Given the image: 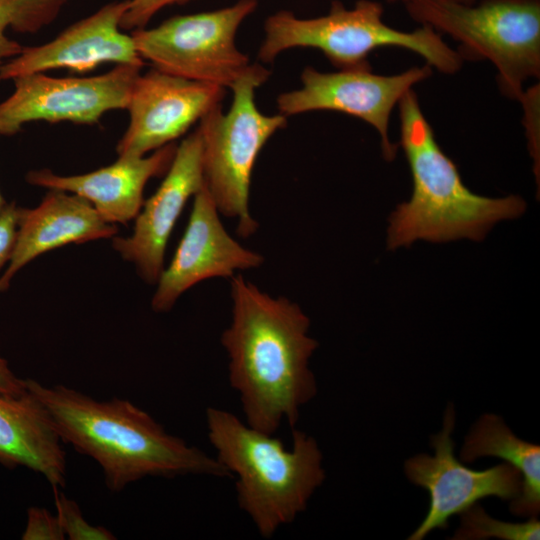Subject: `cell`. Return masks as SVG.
Returning a JSON list of instances; mask_svg holds the SVG:
<instances>
[{
    "mask_svg": "<svg viewBox=\"0 0 540 540\" xmlns=\"http://www.w3.org/2000/svg\"><path fill=\"white\" fill-rule=\"evenodd\" d=\"M176 144L170 143L150 156H122L111 165L95 171L71 176L57 175L51 170L40 169L27 173L29 184L76 194L88 200L108 223L127 224L135 219L143 204L147 182L165 175L175 152Z\"/></svg>",
    "mask_w": 540,
    "mask_h": 540,
    "instance_id": "2e32d148",
    "label": "cell"
},
{
    "mask_svg": "<svg viewBox=\"0 0 540 540\" xmlns=\"http://www.w3.org/2000/svg\"><path fill=\"white\" fill-rule=\"evenodd\" d=\"M257 0L171 17L153 28L133 30L136 50L153 67L185 79L230 88L252 63L236 46V33Z\"/></svg>",
    "mask_w": 540,
    "mask_h": 540,
    "instance_id": "ba28073f",
    "label": "cell"
},
{
    "mask_svg": "<svg viewBox=\"0 0 540 540\" xmlns=\"http://www.w3.org/2000/svg\"><path fill=\"white\" fill-rule=\"evenodd\" d=\"M7 204L8 203L5 201L2 194L0 193V213L3 211Z\"/></svg>",
    "mask_w": 540,
    "mask_h": 540,
    "instance_id": "83f0119b",
    "label": "cell"
},
{
    "mask_svg": "<svg viewBox=\"0 0 540 540\" xmlns=\"http://www.w3.org/2000/svg\"><path fill=\"white\" fill-rule=\"evenodd\" d=\"M27 393L25 379H20L10 370L7 361L0 356V394L21 397Z\"/></svg>",
    "mask_w": 540,
    "mask_h": 540,
    "instance_id": "4316f807",
    "label": "cell"
},
{
    "mask_svg": "<svg viewBox=\"0 0 540 540\" xmlns=\"http://www.w3.org/2000/svg\"><path fill=\"white\" fill-rule=\"evenodd\" d=\"M264 34L258 51L264 63L285 50L304 47L320 50L339 69L365 67L369 54L386 46L411 50L445 74L456 73L463 63L460 52L436 30L427 25L413 31L393 28L383 21L382 6L370 0H360L352 9L334 2L328 14L316 18L279 11L265 21Z\"/></svg>",
    "mask_w": 540,
    "mask_h": 540,
    "instance_id": "5b68a950",
    "label": "cell"
},
{
    "mask_svg": "<svg viewBox=\"0 0 540 540\" xmlns=\"http://www.w3.org/2000/svg\"><path fill=\"white\" fill-rule=\"evenodd\" d=\"M116 233L115 224L106 222L88 200L49 189L35 208H19L16 239L0 277V293L10 287L19 270L41 254L70 243L113 238Z\"/></svg>",
    "mask_w": 540,
    "mask_h": 540,
    "instance_id": "e0dca14e",
    "label": "cell"
},
{
    "mask_svg": "<svg viewBox=\"0 0 540 540\" xmlns=\"http://www.w3.org/2000/svg\"><path fill=\"white\" fill-rule=\"evenodd\" d=\"M391 1H397V0H391ZM401 1H403L404 3H407L410 0H401Z\"/></svg>",
    "mask_w": 540,
    "mask_h": 540,
    "instance_id": "f546056e",
    "label": "cell"
},
{
    "mask_svg": "<svg viewBox=\"0 0 540 540\" xmlns=\"http://www.w3.org/2000/svg\"><path fill=\"white\" fill-rule=\"evenodd\" d=\"M454 1L466 3L467 1H470V0H454Z\"/></svg>",
    "mask_w": 540,
    "mask_h": 540,
    "instance_id": "f1b7e54d",
    "label": "cell"
},
{
    "mask_svg": "<svg viewBox=\"0 0 540 540\" xmlns=\"http://www.w3.org/2000/svg\"><path fill=\"white\" fill-rule=\"evenodd\" d=\"M54 499L61 527L70 540H114L116 537L106 528L90 525L83 517L77 503L67 498L58 488Z\"/></svg>",
    "mask_w": 540,
    "mask_h": 540,
    "instance_id": "7402d4cb",
    "label": "cell"
},
{
    "mask_svg": "<svg viewBox=\"0 0 540 540\" xmlns=\"http://www.w3.org/2000/svg\"><path fill=\"white\" fill-rule=\"evenodd\" d=\"M25 385L46 410L60 440L101 466L111 491L146 476L232 478L215 457L169 434L128 400L97 401L64 385L46 387L33 379H25Z\"/></svg>",
    "mask_w": 540,
    "mask_h": 540,
    "instance_id": "7a4b0ae2",
    "label": "cell"
},
{
    "mask_svg": "<svg viewBox=\"0 0 540 540\" xmlns=\"http://www.w3.org/2000/svg\"><path fill=\"white\" fill-rule=\"evenodd\" d=\"M128 0L102 6L75 22L53 40L37 46H23L19 55L0 68V82L23 75L68 69L85 73L103 63L143 67L131 35L120 28Z\"/></svg>",
    "mask_w": 540,
    "mask_h": 540,
    "instance_id": "9a60e30c",
    "label": "cell"
},
{
    "mask_svg": "<svg viewBox=\"0 0 540 540\" xmlns=\"http://www.w3.org/2000/svg\"><path fill=\"white\" fill-rule=\"evenodd\" d=\"M69 0H0V68L19 55L23 46L10 39L6 30L35 33L49 25Z\"/></svg>",
    "mask_w": 540,
    "mask_h": 540,
    "instance_id": "ffe728a7",
    "label": "cell"
},
{
    "mask_svg": "<svg viewBox=\"0 0 540 540\" xmlns=\"http://www.w3.org/2000/svg\"><path fill=\"white\" fill-rule=\"evenodd\" d=\"M61 440L42 404L27 390L21 397L0 394V464L42 474L53 489L65 485Z\"/></svg>",
    "mask_w": 540,
    "mask_h": 540,
    "instance_id": "ac0fdd59",
    "label": "cell"
},
{
    "mask_svg": "<svg viewBox=\"0 0 540 540\" xmlns=\"http://www.w3.org/2000/svg\"><path fill=\"white\" fill-rule=\"evenodd\" d=\"M455 423L454 405L448 403L442 429L431 436L434 454H417L405 461L408 480L426 489L430 497L428 513L409 540H421L435 529H445L453 515L481 499L497 497L512 501L520 494L521 474L509 463L474 470L456 458L452 439Z\"/></svg>",
    "mask_w": 540,
    "mask_h": 540,
    "instance_id": "30bf717a",
    "label": "cell"
},
{
    "mask_svg": "<svg viewBox=\"0 0 540 540\" xmlns=\"http://www.w3.org/2000/svg\"><path fill=\"white\" fill-rule=\"evenodd\" d=\"M270 71L254 63L230 87L233 100L224 113L221 105L200 121L205 185L220 214L237 220V233L247 238L257 221L249 210L251 175L267 141L287 123L282 114L266 115L257 107L255 91Z\"/></svg>",
    "mask_w": 540,
    "mask_h": 540,
    "instance_id": "8992f818",
    "label": "cell"
},
{
    "mask_svg": "<svg viewBox=\"0 0 540 540\" xmlns=\"http://www.w3.org/2000/svg\"><path fill=\"white\" fill-rule=\"evenodd\" d=\"M19 208L14 202L8 203L0 213V270L8 263L14 247Z\"/></svg>",
    "mask_w": 540,
    "mask_h": 540,
    "instance_id": "484cf974",
    "label": "cell"
},
{
    "mask_svg": "<svg viewBox=\"0 0 540 540\" xmlns=\"http://www.w3.org/2000/svg\"><path fill=\"white\" fill-rule=\"evenodd\" d=\"M459 456L463 463L493 456L514 466L521 474L522 486L510 503L511 513L529 518L539 514L540 447L518 438L500 416H480L466 435Z\"/></svg>",
    "mask_w": 540,
    "mask_h": 540,
    "instance_id": "d6986e66",
    "label": "cell"
},
{
    "mask_svg": "<svg viewBox=\"0 0 540 540\" xmlns=\"http://www.w3.org/2000/svg\"><path fill=\"white\" fill-rule=\"evenodd\" d=\"M189 1L192 0H128L127 8L120 21V28L132 31L145 28L151 18L162 8Z\"/></svg>",
    "mask_w": 540,
    "mask_h": 540,
    "instance_id": "cb8c5ba5",
    "label": "cell"
},
{
    "mask_svg": "<svg viewBox=\"0 0 540 540\" xmlns=\"http://www.w3.org/2000/svg\"><path fill=\"white\" fill-rule=\"evenodd\" d=\"M23 540H63L64 531L57 515L47 509L30 507L27 512V525L21 537Z\"/></svg>",
    "mask_w": 540,
    "mask_h": 540,
    "instance_id": "603a6c76",
    "label": "cell"
},
{
    "mask_svg": "<svg viewBox=\"0 0 540 540\" xmlns=\"http://www.w3.org/2000/svg\"><path fill=\"white\" fill-rule=\"evenodd\" d=\"M204 185L202 140L197 128L177 146L164 180L136 216L133 233L112 238L113 248L134 264L145 282L157 283L170 234L188 199Z\"/></svg>",
    "mask_w": 540,
    "mask_h": 540,
    "instance_id": "5bb4252c",
    "label": "cell"
},
{
    "mask_svg": "<svg viewBox=\"0 0 540 540\" xmlns=\"http://www.w3.org/2000/svg\"><path fill=\"white\" fill-rule=\"evenodd\" d=\"M431 73L428 64L395 75L375 74L370 66L336 72L306 67L301 73L302 86L280 94L277 107L285 117L317 110L357 117L377 130L384 158L393 160L397 146L388 135L391 113L402 97Z\"/></svg>",
    "mask_w": 540,
    "mask_h": 540,
    "instance_id": "8fae6325",
    "label": "cell"
},
{
    "mask_svg": "<svg viewBox=\"0 0 540 540\" xmlns=\"http://www.w3.org/2000/svg\"><path fill=\"white\" fill-rule=\"evenodd\" d=\"M410 16L450 35L471 55L489 60L501 90L519 100L523 84L540 75V5L535 0H410Z\"/></svg>",
    "mask_w": 540,
    "mask_h": 540,
    "instance_id": "52a82bcc",
    "label": "cell"
},
{
    "mask_svg": "<svg viewBox=\"0 0 540 540\" xmlns=\"http://www.w3.org/2000/svg\"><path fill=\"white\" fill-rule=\"evenodd\" d=\"M398 106L400 145L410 167L413 192L390 216L389 249L417 240L479 241L495 223L524 213L526 203L519 196L490 198L465 186L457 166L437 143L413 89Z\"/></svg>",
    "mask_w": 540,
    "mask_h": 540,
    "instance_id": "3957f363",
    "label": "cell"
},
{
    "mask_svg": "<svg viewBox=\"0 0 540 540\" xmlns=\"http://www.w3.org/2000/svg\"><path fill=\"white\" fill-rule=\"evenodd\" d=\"M193 198L184 235L156 283L151 306L157 313L171 310L186 290L203 280L231 278L236 271L264 263L262 255L243 247L228 234L206 185Z\"/></svg>",
    "mask_w": 540,
    "mask_h": 540,
    "instance_id": "4fadbf2b",
    "label": "cell"
},
{
    "mask_svg": "<svg viewBox=\"0 0 540 540\" xmlns=\"http://www.w3.org/2000/svg\"><path fill=\"white\" fill-rule=\"evenodd\" d=\"M460 515V526L452 539L482 540L491 537L503 540H532L540 537V522L536 517L522 523L505 522L491 517L477 503Z\"/></svg>",
    "mask_w": 540,
    "mask_h": 540,
    "instance_id": "44dd1931",
    "label": "cell"
},
{
    "mask_svg": "<svg viewBox=\"0 0 540 540\" xmlns=\"http://www.w3.org/2000/svg\"><path fill=\"white\" fill-rule=\"evenodd\" d=\"M142 67L120 64L101 75L56 78L35 73L14 78V92L0 102V135L44 120L93 125L108 111L126 109Z\"/></svg>",
    "mask_w": 540,
    "mask_h": 540,
    "instance_id": "9c48e42d",
    "label": "cell"
},
{
    "mask_svg": "<svg viewBox=\"0 0 540 540\" xmlns=\"http://www.w3.org/2000/svg\"><path fill=\"white\" fill-rule=\"evenodd\" d=\"M207 434L216 459L236 478L237 502L263 538L304 512L325 480L322 452L307 433L292 429L291 447L233 413L209 407Z\"/></svg>",
    "mask_w": 540,
    "mask_h": 540,
    "instance_id": "277c9868",
    "label": "cell"
},
{
    "mask_svg": "<svg viewBox=\"0 0 540 540\" xmlns=\"http://www.w3.org/2000/svg\"><path fill=\"white\" fill-rule=\"evenodd\" d=\"M525 110L529 149L534 159L535 173L539 179V85L524 91L519 99Z\"/></svg>",
    "mask_w": 540,
    "mask_h": 540,
    "instance_id": "d4e9b609",
    "label": "cell"
},
{
    "mask_svg": "<svg viewBox=\"0 0 540 540\" xmlns=\"http://www.w3.org/2000/svg\"><path fill=\"white\" fill-rule=\"evenodd\" d=\"M226 88L152 68L135 80L127 110L129 124L116 152L145 156L173 143L209 111L221 105Z\"/></svg>",
    "mask_w": 540,
    "mask_h": 540,
    "instance_id": "7c38bea8",
    "label": "cell"
},
{
    "mask_svg": "<svg viewBox=\"0 0 540 540\" xmlns=\"http://www.w3.org/2000/svg\"><path fill=\"white\" fill-rule=\"evenodd\" d=\"M232 320L221 334L230 386L238 393L246 423L275 434L292 429L301 408L317 394L309 361L318 342L310 319L286 297H272L242 274L230 278Z\"/></svg>",
    "mask_w": 540,
    "mask_h": 540,
    "instance_id": "6da1fadb",
    "label": "cell"
}]
</instances>
